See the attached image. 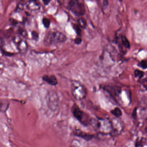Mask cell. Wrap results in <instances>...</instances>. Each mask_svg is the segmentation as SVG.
Segmentation results:
<instances>
[{"label": "cell", "mask_w": 147, "mask_h": 147, "mask_svg": "<svg viewBox=\"0 0 147 147\" xmlns=\"http://www.w3.org/2000/svg\"><path fill=\"white\" fill-rule=\"evenodd\" d=\"M67 39L66 36L62 32L50 31L45 35L44 42L45 45H51L64 42Z\"/></svg>", "instance_id": "obj_3"}, {"label": "cell", "mask_w": 147, "mask_h": 147, "mask_svg": "<svg viewBox=\"0 0 147 147\" xmlns=\"http://www.w3.org/2000/svg\"><path fill=\"white\" fill-rule=\"evenodd\" d=\"M42 24L46 28H49L50 26L51 21L47 18H44L42 20Z\"/></svg>", "instance_id": "obj_15"}, {"label": "cell", "mask_w": 147, "mask_h": 147, "mask_svg": "<svg viewBox=\"0 0 147 147\" xmlns=\"http://www.w3.org/2000/svg\"><path fill=\"white\" fill-rule=\"evenodd\" d=\"M7 106H8V105L7 104L0 101V112L1 111H5L7 109Z\"/></svg>", "instance_id": "obj_16"}, {"label": "cell", "mask_w": 147, "mask_h": 147, "mask_svg": "<svg viewBox=\"0 0 147 147\" xmlns=\"http://www.w3.org/2000/svg\"><path fill=\"white\" fill-rule=\"evenodd\" d=\"M134 75L135 77H138L139 79L142 78L144 75V73L139 69H136L134 71Z\"/></svg>", "instance_id": "obj_14"}, {"label": "cell", "mask_w": 147, "mask_h": 147, "mask_svg": "<svg viewBox=\"0 0 147 147\" xmlns=\"http://www.w3.org/2000/svg\"><path fill=\"white\" fill-rule=\"evenodd\" d=\"M138 66L142 68L143 69H146L147 67V61L145 60H143L139 63L138 64Z\"/></svg>", "instance_id": "obj_17"}, {"label": "cell", "mask_w": 147, "mask_h": 147, "mask_svg": "<svg viewBox=\"0 0 147 147\" xmlns=\"http://www.w3.org/2000/svg\"><path fill=\"white\" fill-rule=\"evenodd\" d=\"M19 32L20 34L24 37H26L27 36V32L25 30L22 29H20L19 30Z\"/></svg>", "instance_id": "obj_20"}, {"label": "cell", "mask_w": 147, "mask_h": 147, "mask_svg": "<svg viewBox=\"0 0 147 147\" xmlns=\"http://www.w3.org/2000/svg\"><path fill=\"white\" fill-rule=\"evenodd\" d=\"M121 41H122V44L123 46L127 49H129L130 48V44L126 37L122 36H121Z\"/></svg>", "instance_id": "obj_12"}, {"label": "cell", "mask_w": 147, "mask_h": 147, "mask_svg": "<svg viewBox=\"0 0 147 147\" xmlns=\"http://www.w3.org/2000/svg\"><path fill=\"white\" fill-rule=\"evenodd\" d=\"M73 114L75 117L82 124L85 125L90 124L91 120L89 117L79 107H75L73 110Z\"/></svg>", "instance_id": "obj_5"}, {"label": "cell", "mask_w": 147, "mask_h": 147, "mask_svg": "<svg viewBox=\"0 0 147 147\" xmlns=\"http://www.w3.org/2000/svg\"><path fill=\"white\" fill-rule=\"evenodd\" d=\"M90 124L95 130L104 135H111L112 133L113 124L112 121L107 118H98L92 119Z\"/></svg>", "instance_id": "obj_1"}, {"label": "cell", "mask_w": 147, "mask_h": 147, "mask_svg": "<svg viewBox=\"0 0 147 147\" xmlns=\"http://www.w3.org/2000/svg\"><path fill=\"white\" fill-rule=\"evenodd\" d=\"M75 135L81 138L86 141H90L94 137V136L92 135L85 133L79 130H77L75 132Z\"/></svg>", "instance_id": "obj_9"}, {"label": "cell", "mask_w": 147, "mask_h": 147, "mask_svg": "<svg viewBox=\"0 0 147 147\" xmlns=\"http://www.w3.org/2000/svg\"><path fill=\"white\" fill-rule=\"evenodd\" d=\"M111 113L117 118H119L122 115V111L118 107H116L111 111Z\"/></svg>", "instance_id": "obj_11"}, {"label": "cell", "mask_w": 147, "mask_h": 147, "mask_svg": "<svg viewBox=\"0 0 147 147\" xmlns=\"http://www.w3.org/2000/svg\"><path fill=\"white\" fill-rule=\"evenodd\" d=\"M74 28L78 36H80L81 35L82 31L80 29V27L79 26V25H74Z\"/></svg>", "instance_id": "obj_18"}, {"label": "cell", "mask_w": 147, "mask_h": 147, "mask_svg": "<svg viewBox=\"0 0 147 147\" xmlns=\"http://www.w3.org/2000/svg\"><path fill=\"white\" fill-rule=\"evenodd\" d=\"M71 90L73 97L78 100L84 99L87 95L86 88L77 81L73 80L71 82Z\"/></svg>", "instance_id": "obj_2"}, {"label": "cell", "mask_w": 147, "mask_h": 147, "mask_svg": "<svg viewBox=\"0 0 147 147\" xmlns=\"http://www.w3.org/2000/svg\"><path fill=\"white\" fill-rule=\"evenodd\" d=\"M51 0H42L43 2L45 5H48Z\"/></svg>", "instance_id": "obj_23"}, {"label": "cell", "mask_w": 147, "mask_h": 147, "mask_svg": "<svg viewBox=\"0 0 147 147\" xmlns=\"http://www.w3.org/2000/svg\"><path fill=\"white\" fill-rule=\"evenodd\" d=\"M78 25L81 28L86 29L87 26L86 22L84 19L80 18L78 20Z\"/></svg>", "instance_id": "obj_13"}, {"label": "cell", "mask_w": 147, "mask_h": 147, "mask_svg": "<svg viewBox=\"0 0 147 147\" xmlns=\"http://www.w3.org/2000/svg\"><path fill=\"white\" fill-rule=\"evenodd\" d=\"M42 80L51 86H56L58 83L56 77L54 75L49 76L45 75L43 76Z\"/></svg>", "instance_id": "obj_8"}, {"label": "cell", "mask_w": 147, "mask_h": 147, "mask_svg": "<svg viewBox=\"0 0 147 147\" xmlns=\"http://www.w3.org/2000/svg\"><path fill=\"white\" fill-rule=\"evenodd\" d=\"M47 102L48 106L51 111H56L59 107V99L56 93L52 92L49 93Z\"/></svg>", "instance_id": "obj_6"}, {"label": "cell", "mask_w": 147, "mask_h": 147, "mask_svg": "<svg viewBox=\"0 0 147 147\" xmlns=\"http://www.w3.org/2000/svg\"><path fill=\"white\" fill-rule=\"evenodd\" d=\"M39 0H29L28 6L31 10H38L39 8Z\"/></svg>", "instance_id": "obj_10"}, {"label": "cell", "mask_w": 147, "mask_h": 147, "mask_svg": "<svg viewBox=\"0 0 147 147\" xmlns=\"http://www.w3.org/2000/svg\"><path fill=\"white\" fill-rule=\"evenodd\" d=\"M108 5H109V4H108L107 0H103V5L105 8H107L108 7Z\"/></svg>", "instance_id": "obj_22"}, {"label": "cell", "mask_w": 147, "mask_h": 147, "mask_svg": "<svg viewBox=\"0 0 147 147\" xmlns=\"http://www.w3.org/2000/svg\"><path fill=\"white\" fill-rule=\"evenodd\" d=\"M69 9L77 16H83L86 12L84 5L79 0H69L68 5Z\"/></svg>", "instance_id": "obj_4"}, {"label": "cell", "mask_w": 147, "mask_h": 147, "mask_svg": "<svg viewBox=\"0 0 147 147\" xmlns=\"http://www.w3.org/2000/svg\"><path fill=\"white\" fill-rule=\"evenodd\" d=\"M82 42V39L80 38H76L75 40V43L77 45H80L81 43Z\"/></svg>", "instance_id": "obj_21"}, {"label": "cell", "mask_w": 147, "mask_h": 147, "mask_svg": "<svg viewBox=\"0 0 147 147\" xmlns=\"http://www.w3.org/2000/svg\"><path fill=\"white\" fill-rule=\"evenodd\" d=\"M32 38L34 40L37 41L38 40V38H39V35H38V33L37 32L33 31L32 32Z\"/></svg>", "instance_id": "obj_19"}, {"label": "cell", "mask_w": 147, "mask_h": 147, "mask_svg": "<svg viewBox=\"0 0 147 147\" xmlns=\"http://www.w3.org/2000/svg\"><path fill=\"white\" fill-rule=\"evenodd\" d=\"M13 41L18 49L20 52L24 53L27 50L28 48L27 43L25 41L22 39L19 36H16L13 39Z\"/></svg>", "instance_id": "obj_7"}]
</instances>
